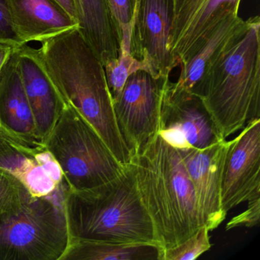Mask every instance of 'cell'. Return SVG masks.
<instances>
[{
	"mask_svg": "<svg viewBox=\"0 0 260 260\" xmlns=\"http://www.w3.org/2000/svg\"><path fill=\"white\" fill-rule=\"evenodd\" d=\"M41 55L57 90L103 138L122 165L132 156L118 128L104 68L79 28L42 42Z\"/></svg>",
	"mask_w": 260,
	"mask_h": 260,
	"instance_id": "cell-1",
	"label": "cell"
},
{
	"mask_svg": "<svg viewBox=\"0 0 260 260\" xmlns=\"http://www.w3.org/2000/svg\"><path fill=\"white\" fill-rule=\"evenodd\" d=\"M137 185L164 249L192 236L201 226L196 193L177 149L158 134L133 156Z\"/></svg>",
	"mask_w": 260,
	"mask_h": 260,
	"instance_id": "cell-2",
	"label": "cell"
},
{
	"mask_svg": "<svg viewBox=\"0 0 260 260\" xmlns=\"http://www.w3.org/2000/svg\"><path fill=\"white\" fill-rule=\"evenodd\" d=\"M64 207L71 240L153 243L162 247L141 201L132 162L103 185L84 190L68 187Z\"/></svg>",
	"mask_w": 260,
	"mask_h": 260,
	"instance_id": "cell-3",
	"label": "cell"
},
{
	"mask_svg": "<svg viewBox=\"0 0 260 260\" xmlns=\"http://www.w3.org/2000/svg\"><path fill=\"white\" fill-rule=\"evenodd\" d=\"M260 19H248L240 39L205 77L200 97L224 139L260 118Z\"/></svg>",
	"mask_w": 260,
	"mask_h": 260,
	"instance_id": "cell-4",
	"label": "cell"
},
{
	"mask_svg": "<svg viewBox=\"0 0 260 260\" xmlns=\"http://www.w3.org/2000/svg\"><path fill=\"white\" fill-rule=\"evenodd\" d=\"M65 182L48 196L0 217V260H60L70 242Z\"/></svg>",
	"mask_w": 260,
	"mask_h": 260,
	"instance_id": "cell-5",
	"label": "cell"
},
{
	"mask_svg": "<svg viewBox=\"0 0 260 260\" xmlns=\"http://www.w3.org/2000/svg\"><path fill=\"white\" fill-rule=\"evenodd\" d=\"M44 145L58 162L70 189L103 185L119 176L126 167L115 158L95 129L68 103Z\"/></svg>",
	"mask_w": 260,
	"mask_h": 260,
	"instance_id": "cell-6",
	"label": "cell"
},
{
	"mask_svg": "<svg viewBox=\"0 0 260 260\" xmlns=\"http://www.w3.org/2000/svg\"><path fill=\"white\" fill-rule=\"evenodd\" d=\"M170 77L139 70L127 78L113 100L121 136L132 157L159 134L162 97Z\"/></svg>",
	"mask_w": 260,
	"mask_h": 260,
	"instance_id": "cell-7",
	"label": "cell"
},
{
	"mask_svg": "<svg viewBox=\"0 0 260 260\" xmlns=\"http://www.w3.org/2000/svg\"><path fill=\"white\" fill-rule=\"evenodd\" d=\"M159 135L176 149H205L225 140L202 99L170 80L162 97Z\"/></svg>",
	"mask_w": 260,
	"mask_h": 260,
	"instance_id": "cell-8",
	"label": "cell"
},
{
	"mask_svg": "<svg viewBox=\"0 0 260 260\" xmlns=\"http://www.w3.org/2000/svg\"><path fill=\"white\" fill-rule=\"evenodd\" d=\"M241 0H173L170 50L175 68L188 63L228 19Z\"/></svg>",
	"mask_w": 260,
	"mask_h": 260,
	"instance_id": "cell-9",
	"label": "cell"
},
{
	"mask_svg": "<svg viewBox=\"0 0 260 260\" xmlns=\"http://www.w3.org/2000/svg\"><path fill=\"white\" fill-rule=\"evenodd\" d=\"M173 20V0H136L130 54L154 77H170L175 68L170 50Z\"/></svg>",
	"mask_w": 260,
	"mask_h": 260,
	"instance_id": "cell-10",
	"label": "cell"
},
{
	"mask_svg": "<svg viewBox=\"0 0 260 260\" xmlns=\"http://www.w3.org/2000/svg\"><path fill=\"white\" fill-rule=\"evenodd\" d=\"M231 144L232 140L225 139L205 149H177L194 188L201 223L209 231L226 218L221 203L222 179Z\"/></svg>",
	"mask_w": 260,
	"mask_h": 260,
	"instance_id": "cell-11",
	"label": "cell"
},
{
	"mask_svg": "<svg viewBox=\"0 0 260 260\" xmlns=\"http://www.w3.org/2000/svg\"><path fill=\"white\" fill-rule=\"evenodd\" d=\"M260 118L246 124L232 140L225 159L221 187L223 211L260 196Z\"/></svg>",
	"mask_w": 260,
	"mask_h": 260,
	"instance_id": "cell-12",
	"label": "cell"
},
{
	"mask_svg": "<svg viewBox=\"0 0 260 260\" xmlns=\"http://www.w3.org/2000/svg\"><path fill=\"white\" fill-rule=\"evenodd\" d=\"M0 169L19 179L33 197L51 194L64 182L58 162L45 145H25L1 131Z\"/></svg>",
	"mask_w": 260,
	"mask_h": 260,
	"instance_id": "cell-13",
	"label": "cell"
},
{
	"mask_svg": "<svg viewBox=\"0 0 260 260\" xmlns=\"http://www.w3.org/2000/svg\"><path fill=\"white\" fill-rule=\"evenodd\" d=\"M18 65L24 89L44 144L63 112L66 103L48 74L39 50L27 44L17 48Z\"/></svg>",
	"mask_w": 260,
	"mask_h": 260,
	"instance_id": "cell-14",
	"label": "cell"
},
{
	"mask_svg": "<svg viewBox=\"0 0 260 260\" xmlns=\"http://www.w3.org/2000/svg\"><path fill=\"white\" fill-rule=\"evenodd\" d=\"M17 48L0 73V131L25 145H44L38 138L34 115L21 79Z\"/></svg>",
	"mask_w": 260,
	"mask_h": 260,
	"instance_id": "cell-15",
	"label": "cell"
},
{
	"mask_svg": "<svg viewBox=\"0 0 260 260\" xmlns=\"http://www.w3.org/2000/svg\"><path fill=\"white\" fill-rule=\"evenodd\" d=\"M13 25L24 44L52 39L79 23L53 0H10Z\"/></svg>",
	"mask_w": 260,
	"mask_h": 260,
	"instance_id": "cell-16",
	"label": "cell"
},
{
	"mask_svg": "<svg viewBox=\"0 0 260 260\" xmlns=\"http://www.w3.org/2000/svg\"><path fill=\"white\" fill-rule=\"evenodd\" d=\"M247 26L248 19L243 20L239 16L223 22L203 48L188 63L180 66L176 86L200 96L208 71L240 39Z\"/></svg>",
	"mask_w": 260,
	"mask_h": 260,
	"instance_id": "cell-17",
	"label": "cell"
},
{
	"mask_svg": "<svg viewBox=\"0 0 260 260\" xmlns=\"http://www.w3.org/2000/svg\"><path fill=\"white\" fill-rule=\"evenodd\" d=\"M79 31L103 65L119 55L122 36L109 13L106 0H77Z\"/></svg>",
	"mask_w": 260,
	"mask_h": 260,
	"instance_id": "cell-18",
	"label": "cell"
},
{
	"mask_svg": "<svg viewBox=\"0 0 260 260\" xmlns=\"http://www.w3.org/2000/svg\"><path fill=\"white\" fill-rule=\"evenodd\" d=\"M162 250L153 243L71 240L60 260H160Z\"/></svg>",
	"mask_w": 260,
	"mask_h": 260,
	"instance_id": "cell-19",
	"label": "cell"
},
{
	"mask_svg": "<svg viewBox=\"0 0 260 260\" xmlns=\"http://www.w3.org/2000/svg\"><path fill=\"white\" fill-rule=\"evenodd\" d=\"M103 68L112 100L119 95L127 78L132 74L139 70L149 72L144 62L135 58L129 51L123 48L120 49L119 55L117 58L106 61Z\"/></svg>",
	"mask_w": 260,
	"mask_h": 260,
	"instance_id": "cell-20",
	"label": "cell"
},
{
	"mask_svg": "<svg viewBox=\"0 0 260 260\" xmlns=\"http://www.w3.org/2000/svg\"><path fill=\"white\" fill-rule=\"evenodd\" d=\"M34 198L19 179L0 169V217L19 211Z\"/></svg>",
	"mask_w": 260,
	"mask_h": 260,
	"instance_id": "cell-21",
	"label": "cell"
},
{
	"mask_svg": "<svg viewBox=\"0 0 260 260\" xmlns=\"http://www.w3.org/2000/svg\"><path fill=\"white\" fill-rule=\"evenodd\" d=\"M209 232L206 226H201L185 241L173 247L164 249L160 260L196 259L211 249Z\"/></svg>",
	"mask_w": 260,
	"mask_h": 260,
	"instance_id": "cell-22",
	"label": "cell"
},
{
	"mask_svg": "<svg viewBox=\"0 0 260 260\" xmlns=\"http://www.w3.org/2000/svg\"><path fill=\"white\" fill-rule=\"evenodd\" d=\"M109 13L122 36L121 48L130 52L131 33L136 0H106Z\"/></svg>",
	"mask_w": 260,
	"mask_h": 260,
	"instance_id": "cell-23",
	"label": "cell"
},
{
	"mask_svg": "<svg viewBox=\"0 0 260 260\" xmlns=\"http://www.w3.org/2000/svg\"><path fill=\"white\" fill-rule=\"evenodd\" d=\"M248 207L243 212L233 217L226 225V230L234 228H252L258 226L260 219V196L248 201Z\"/></svg>",
	"mask_w": 260,
	"mask_h": 260,
	"instance_id": "cell-24",
	"label": "cell"
},
{
	"mask_svg": "<svg viewBox=\"0 0 260 260\" xmlns=\"http://www.w3.org/2000/svg\"><path fill=\"white\" fill-rule=\"evenodd\" d=\"M0 42L17 45H24L13 25L10 0H0Z\"/></svg>",
	"mask_w": 260,
	"mask_h": 260,
	"instance_id": "cell-25",
	"label": "cell"
},
{
	"mask_svg": "<svg viewBox=\"0 0 260 260\" xmlns=\"http://www.w3.org/2000/svg\"><path fill=\"white\" fill-rule=\"evenodd\" d=\"M53 1L60 6L72 19L79 23L80 12H79L77 0H53Z\"/></svg>",
	"mask_w": 260,
	"mask_h": 260,
	"instance_id": "cell-26",
	"label": "cell"
},
{
	"mask_svg": "<svg viewBox=\"0 0 260 260\" xmlns=\"http://www.w3.org/2000/svg\"><path fill=\"white\" fill-rule=\"evenodd\" d=\"M20 45L8 43V42H0V73L12 53Z\"/></svg>",
	"mask_w": 260,
	"mask_h": 260,
	"instance_id": "cell-27",
	"label": "cell"
}]
</instances>
